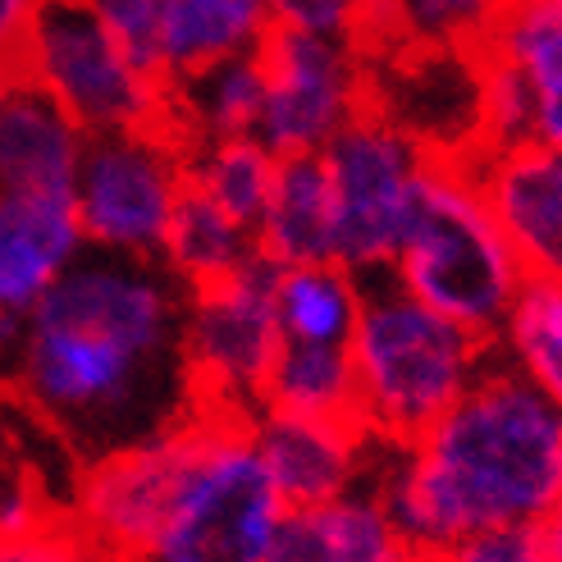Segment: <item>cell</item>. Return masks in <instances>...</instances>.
Returning <instances> with one entry per match:
<instances>
[{"label":"cell","mask_w":562,"mask_h":562,"mask_svg":"<svg viewBox=\"0 0 562 562\" xmlns=\"http://www.w3.org/2000/svg\"><path fill=\"white\" fill-rule=\"evenodd\" d=\"M183 302L188 289L160 261L82 251L23 325L5 375L82 462L170 435L196 416Z\"/></svg>","instance_id":"6da1fadb"},{"label":"cell","mask_w":562,"mask_h":562,"mask_svg":"<svg viewBox=\"0 0 562 562\" xmlns=\"http://www.w3.org/2000/svg\"><path fill=\"white\" fill-rule=\"evenodd\" d=\"M375 490L426 558L475 530L540 526L562 498V412L490 361L426 435L384 448Z\"/></svg>","instance_id":"7a4b0ae2"},{"label":"cell","mask_w":562,"mask_h":562,"mask_svg":"<svg viewBox=\"0 0 562 562\" xmlns=\"http://www.w3.org/2000/svg\"><path fill=\"white\" fill-rule=\"evenodd\" d=\"M357 384V426L380 448L426 435L490 371V344L435 316L384 274L367 279V302L348 344Z\"/></svg>","instance_id":"3957f363"},{"label":"cell","mask_w":562,"mask_h":562,"mask_svg":"<svg viewBox=\"0 0 562 562\" xmlns=\"http://www.w3.org/2000/svg\"><path fill=\"white\" fill-rule=\"evenodd\" d=\"M384 279L475 339L490 344L498 334L526 284V270L485 206L467 156H435Z\"/></svg>","instance_id":"277c9868"},{"label":"cell","mask_w":562,"mask_h":562,"mask_svg":"<svg viewBox=\"0 0 562 562\" xmlns=\"http://www.w3.org/2000/svg\"><path fill=\"white\" fill-rule=\"evenodd\" d=\"M160 530L137 562H270L289 508L261 467L251 416L196 407Z\"/></svg>","instance_id":"5b68a950"},{"label":"cell","mask_w":562,"mask_h":562,"mask_svg":"<svg viewBox=\"0 0 562 562\" xmlns=\"http://www.w3.org/2000/svg\"><path fill=\"white\" fill-rule=\"evenodd\" d=\"M14 78L60 105L88 137L170 124V82L110 37L88 0H46L14 55Z\"/></svg>","instance_id":"8992f818"},{"label":"cell","mask_w":562,"mask_h":562,"mask_svg":"<svg viewBox=\"0 0 562 562\" xmlns=\"http://www.w3.org/2000/svg\"><path fill=\"white\" fill-rule=\"evenodd\" d=\"M321 160L334 196V261L361 279L384 274L416 215L435 151L371 105L321 151Z\"/></svg>","instance_id":"52a82bcc"},{"label":"cell","mask_w":562,"mask_h":562,"mask_svg":"<svg viewBox=\"0 0 562 562\" xmlns=\"http://www.w3.org/2000/svg\"><path fill=\"white\" fill-rule=\"evenodd\" d=\"M188 192V143L170 128L101 133L74 179V215L88 251L160 261L165 234Z\"/></svg>","instance_id":"ba28073f"},{"label":"cell","mask_w":562,"mask_h":562,"mask_svg":"<svg viewBox=\"0 0 562 562\" xmlns=\"http://www.w3.org/2000/svg\"><path fill=\"white\" fill-rule=\"evenodd\" d=\"M261 60L257 137L279 156H321L352 120L371 110V55L357 42L274 27Z\"/></svg>","instance_id":"9c48e42d"},{"label":"cell","mask_w":562,"mask_h":562,"mask_svg":"<svg viewBox=\"0 0 562 562\" xmlns=\"http://www.w3.org/2000/svg\"><path fill=\"white\" fill-rule=\"evenodd\" d=\"M274 270L257 261L251 270L224 279L211 289H192L183 302V371L192 384L196 407L257 416V398L266 371L279 352Z\"/></svg>","instance_id":"30bf717a"},{"label":"cell","mask_w":562,"mask_h":562,"mask_svg":"<svg viewBox=\"0 0 562 562\" xmlns=\"http://www.w3.org/2000/svg\"><path fill=\"white\" fill-rule=\"evenodd\" d=\"M183 426H175L170 435H156L147 443L120 448V453L82 462L69 517L88 530L101 549H110L124 562H137L147 553L151 536L160 530L165 513H170L183 453H188Z\"/></svg>","instance_id":"8fae6325"},{"label":"cell","mask_w":562,"mask_h":562,"mask_svg":"<svg viewBox=\"0 0 562 562\" xmlns=\"http://www.w3.org/2000/svg\"><path fill=\"white\" fill-rule=\"evenodd\" d=\"M88 251L74 196L0 188V371L46 293Z\"/></svg>","instance_id":"7c38bea8"},{"label":"cell","mask_w":562,"mask_h":562,"mask_svg":"<svg viewBox=\"0 0 562 562\" xmlns=\"http://www.w3.org/2000/svg\"><path fill=\"white\" fill-rule=\"evenodd\" d=\"M467 165L526 279H562V151L503 143L475 147Z\"/></svg>","instance_id":"4fadbf2b"},{"label":"cell","mask_w":562,"mask_h":562,"mask_svg":"<svg viewBox=\"0 0 562 562\" xmlns=\"http://www.w3.org/2000/svg\"><path fill=\"white\" fill-rule=\"evenodd\" d=\"M261 467L289 513L321 508L357 485L375 481L384 448L357 420H306V416H251Z\"/></svg>","instance_id":"5bb4252c"},{"label":"cell","mask_w":562,"mask_h":562,"mask_svg":"<svg viewBox=\"0 0 562 562\" xmlns=\"http://www.w3.org/2000/svg\"><path fill=\"white\" fill-rule=\"evenodd\" d=\"M92 137L82 133L60 105L14 82L0 110V188L5 192H42L74 196L78 165L88 156Z\"/></svg>","instance_id":"9a60e30c"},{"label":"cell","mask_w":562,"mask_h":562,"mask_svg":"<svg viewBox=\"0 0 562 562\" xmlns=\"http://www.w3.org/2000/svg\"><path fill=\"white\" fill-rule=\"evenodd\" d=\"M398 549L407 544L389 517V503L375 481H367L321 508L289 513L270 562H384Z\"/></svg>","instance_id":"2e32d148"},{"label":"cell","mask_w":562,"mask_h":562,"mask_svg":"<svg viewBox=\"0 0 562 562\" xmlns=\"http://www.w3.org/2000/svg\"><path fill=\"white\" fill-rule=\"evenodd\" d=\"M270 33L266 0H160L156 69L175 82L234 55H257Z\"/></svg>","instance_id":"e0dca14e"},{"label":"cell","mask_w":562,"mask_h":562,"mask_svg":"<svg viewBox=\"0 0 562 562\" xmlns=\"http://www.w3.org/2000/svg\"><path fill=\"white\" fill-rule=\"evenodd\" d=\"M257 251L270 270L334 261V196L321 156L279 160L257 215Z\"/></svg>","instance_id":"ac0fdd59"},{"label":"cell","mask_w":562,"mask_h":562,"mask_svg":"<svg viewBox=\"0 0 562 562\" xmlns=\"http://www.w3.org/2000/svg\"><path fill=\"white\" fill-rule=\"evenodd\" d=\"M270 302H274L279 344L348 348L361 321V302H367V279L339 261L289 266L274 270Z\"/></svg>","instance_id":"d6986e66"},{"label":"cell","mask_w":562,"mask_h":562,"mask_svg":"<svg viewBox=\"0 0 562 562\" xmlns=\"http://www.w3.org/2000/svg\"><path fill=\"white\" fill-rule=\"evenodd\" d=\"M257 124H261V60L257 55H234V60L206 65L170 82V128L188 147L257 137Z\"/></svg>","instance_id":"ffe728a7"},{"label":"cell","mask_w":562,"mask_h":562,"mask_svg":"<svg viewBox=\"0 0 562 562\" xmlns=\"http://www.w3.org/2000/svg\"><path fill=\"white\" fill-rule=\"evenodd\" d=\"M503 0H380L367 50L380 55H481Z\"/></svg>","instance_id":"44dd1931"},{"label":"cell","mask_w":562,"mask_h":562,"mask_svg":"<svg viewBox=\"0 0 562 562\" xmlns=\"http://www.w3.org/2000/svg\"><path fill=\"white\" fill-rule=\"evenodd\" d=\"M257 261H261L257 229H251L247 220L220 211L215 202H206L202 192L188 188L179 211H175L170 234H165L160 266L192 293V289L224 284V279L251 270Z\"/></svg>","instance_id":"7402d4cb"},{"label":"cell","mask_w":562,"mask_h":562,"mask_svg":"<svg viewBox=\"0 0 562 562\" xmlns=\"http://www.w3.org/2000/svg\"><path fill=\"white\" fill-rule=\"evenodd\" d=\"M490 352L562 412V279H526L513 312L503 316Z\"/></svg>","instance_id":"603a6c76"},{"label":"cell","mask_w":562,"mask_h":562,"mask_svg":"<svg viewBox=\"0 0 562 562\" xmlns=\"http://www.w3.org/2000/svg\"><path fill=\"white\" fill-rule=\"evenodd\" d=\"M257 412L306 416V420H357V384L348 348L279 344Z\"/></svg>","instance_id":"cb8c5ba5"},{"label":"cell","mask_w":562,"mask_h":562,"mask_svg":"<svg viewBox=\"0 0 562 562\" xmlns=\"http://www.w3.org/2000/svg\"><path fill=\"white\" fill-rule=\"evenodd\" d=\"M279 170V156L261 137H229V143H202L188 147V188L202 192L206 202L247 220L257 229V215L270 196Z\"/></svg>","instance_id":"d4e9b609"},{"label":"cell","mask_w":562,"mask_h":562,"mask_svg":"<svg viewBox=\"0 0 562 562\" xmlns=\"http://www.w3.org/2000/svg\"><path fill=\"white\" fill-rule=\"evenodd\" d=\"M0 562H124L101 549L74 517H37L19 530H0Z\"/></svg>","instance_id":"484cf974"},{"label":"cell","mask_w":562,"mask_h":562,"mask_svg":"<svg viewBox=\"0 0 562 562\" xmlns=\"http://www.w3.org/2000/svg\"><path fill=\"white\" fill-rule=\"evenodd\" d=\"M270 23L284 33H312V37H339L367 46L380 0H266Z\"/></svg>","instance_id":"4316f807"},{"label":"cell","mask_w":562,"mask_h":562,"mask_svg":"<svg viewBox=\"0 0 562 562\" xmlns=\"http://www.w3.org/2000/svg\"><path fill=\"white\" fill-rule=\"evenodd\" d=\"M430 562H549L540 526H494L462 536L448 549L430 553Z\"/></svg>","instance_id":"83f0119b"},{"label":"cell","mask_w":562,"mask_h":562,"mask_svg":"<svg viewBox=\"0 0 562 562\" xmlns=\"http://www.w3.org/2000/svg\"><path fill=\"white\" fill-rule=\"evenodd\" d=\"M88 10L124 50L156 69V33H160V0H88ZM160 74V69H156Z\"/></svg>","instance_id":"f1b7e54d"},{"label":"cell","mask_w":562,"mask_h":562,"mask_svg":"<svg viewBox=\"0 0 562 562\" xmlns=\"http://www.w3.org/2000/svg\"><path fill=\"white\" fill-rule=\"evenodd\" d=\"M42 5L46 0H0V60L5 65H14V55L23 50Z\"/></svg>","instance_id":"f546056e"},{"label":"cell","mask_w":562,"mask_h":562,"mask_svg":"<svg viewBox=\"0 0 562 562\" xmlns=\"http://www.w3.org/2000/svg\"><path fill=\"white\" fill-rule=\"evenodd\" d=\"M540 540H544V558L562 562V498L553 503V513L540 521Z\"/></svg>","instance_id":"4dcf8cb0"},{"label":"cell","mask_w":562,"mask_h":562,"mask_svg":"<svg viewBox=\"0 0 562 562\" xmlns=\"http://www.w3.org/2000/svg\"><path fill=\"white\" fill-rule=\"evenodd\" d=\"M14 65H5V60H0V110H5V101H10V92H14Z\"/></svg>","instance_id":"1f68e13d"},{"label":"cell","mask_w":562,"mask_h":562,"mask_svg":"<svg viewBox=\"0 0 562 562\" xmlns=\"http://www.w3.org/2000/svg\"><path fill=\"white\" fill-rule=\"evenodd\" d=\"M384 562H430L426 553H416V549H398L393 558H384Z\"/></svg>","instance_id":"d6a6232c"}]
</instances>
